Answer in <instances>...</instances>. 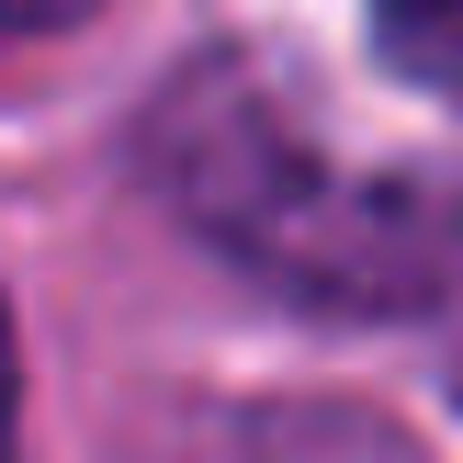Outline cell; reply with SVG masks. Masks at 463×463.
<instances>
[{"label": "cell", "instance_id": "obj_2", "mask_svg": "<svg viewBox=\"0 0 463 463\" xmlns=\"http://www.w3.org/2000/svg\"><path fill=\"white\" fill-rule=\"evenodd\" d=\"M373 45L407 90L463 113V0H373Z\"/></svg>", "mask_w": 463, "mask_h": 463}, {"label": "cell", "instance_id": "obj_1", "mask_svg": "<svg viewBox=\"0 0 463 463\" xmlns=\"http://www.w3.org/2000/svg\"><path fill=\"white\" fill-rule=\"evenodd\" d=\"M147 181L238 271L339 317H396L463 271V193L384 170L317 113V90L260 45H215L147 102Z\"/></svg>", "mask_w": 463, "mask_h": 463}, {"label": "cell", "instance_id": "obj_4", "mask_svg": "<svg viewBox=\"0 0 463 463\" xmlns=\"http://www.w3.org/2000/svg\"><path fill=\"white\" fill-rule=\"evenodd\" d=\"M0 463H23V362H12V317H0Z\"/></svg>", "mask_w": 463, "mask_h": 463}, {"label": "cell", "instance_id": "obj_3", "mask_svg": "<svg viewBox=\"0 0 463 463\" xmlns=\"http://www.w3.org/2000/svg\"><path fill=\"white\" fill-rule=\"evenodd\" d=\"M102 0H0V34H68V23H90Z\"/></svg>", "mask_w": 463, "mask_h": 463}]
</instances>
